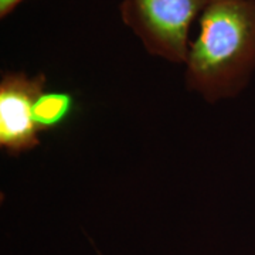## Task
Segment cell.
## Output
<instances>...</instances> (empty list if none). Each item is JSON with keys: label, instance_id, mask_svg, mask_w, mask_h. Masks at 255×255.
Instances as JSON below:
<instances>
[{"label": "cell", "instance_id": "5", "mask_svg": "<svg viewBox=\"0 0 255 255\" xmlns=\"http://www.w3.org/2000/svg\"><path fill=\"white\" fill-rule=\"evenodd\" d=\"M23 1L24 0H0V17H7L10 13Z\"/></svg>", "mask_w": 255, "mask_h": 255}, {"label": "cell", "instance_id": "3", "mask_svg": "<svg viewBox=\"0 0 255 255\" xmlns=\"http://www.w3.org/2000/svg\"><path fill=\"white\" fill-rule=\"evenodd\" d=\"M43 73H3L0 80V147L20 156L40 145V129L34 121V104L46 92Z\"/></svg>", "mask_w": 255, "mask_h": 255}, {"label": "cell", "instance_id": "1", "mask_svg": "<svg viewBox=\"0 0 255 255\" xmlns=\"http://www.w3.org/2000/svg\"><path fill=\"white\" fill-rule=\"evenodd\" d=\"M184 63V84L209 104L240 95L255 74V0H210Z\"/></svg>", "mask_w": 255, "mask_h": 255}, {"label": "cell", "instance_id": "4", "mask_svg": "<svg viewBox=\"0 0 255 255\" xmlns=\"http://www.w3.org/2000/svg\"><path fill=\"white\" fill-rule=\"evenodd\" d=\"M74 108V98L68 92H43L34 104V121L38 129L48 130L61 125Z\"/></svg>", "mask_w": 255, "mask_h": 255}, {"label": "cell", "instance_id": "2", "mask_svg": "<svg viewBox=\"0 0 255 255\" xmlns=\"http://www.w3.org/2000/svg\"><path fill=\"white\" fill-rule=\"evenodd\" d=\"M210 0H122L119 14L153 57L184 64L190 51V28Z\"/></svg>", "mask_w": 255, "mask_h": 255}]
</instances>
